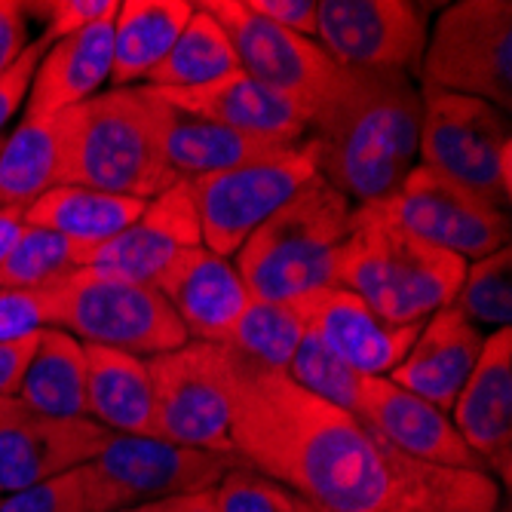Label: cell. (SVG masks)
<instances>
[{"label": "cell", "mask_w": 512, "mask_h": 512, "mask_svg": "<svg viewBox=\"0 0 512 512\" xmlns=\"http://www.w3.org/2000/svg\"><path fill=\"white\" fill-rule=\"evenodd\" d=\"M191 13L194 4H188V0H120L111 34L114 89L148 80V74L172 50L175 37L188 25Z\"/></svg>", "instance_id": "26"}, {"label": "cell", "mask_w": 512, "mask_h": 512, "mask_svg": "<svg viewBox=\"0 0 512 512\" xmlns=\"http://www.w3.org/2000/svg\"><path fill=\"white\" fill-rule=\"evenodd\" d=\"M123 512H151V506H138V509H123Z\"/></svg>", "instance_id": "47"}, {"label": "cell", "mask_w": 512, "mask_h": 512, "mask_svg": "<svg viewBox=\"0 0 512 512\" xmlns=\"http://www.w3.org/2000/svg\"><path fill=\"white\" fill-rule=\"evenodd\" d=\"M0 512H92V509H89L83 473L77 467L65 476L37 482L31 488L0 494Z\"/></svg>", "instance_id": "36"}, {"label": "cell", "mask_w": 512, "mask_h": 512, "mask_svg": "<svg viewBox=\"0 0 512 512\" xmlns=\"http://www.w3.org/2000/svg\"><path fill=\"white\" fill-rule=\"evenodd\" d=\"M50 295V329H62L89 347L151 359L191 341L172 304L154 286L126 283V279L80 267L50 283Z\"/></svg>", "instance_id": "6"}, {"label": "cell", "mask_w": 512, "mask_h": 512, "mask_svg": "<svg viewBox=\"0 0 512 512\" xmlns=\"http://www.w3.org/2000/svg\"><path fill=\"white\" fill-rule=\"evenodd\" d=\"M221 350L234 451L295 497L325 512H497L494 476L408 457L286 371Z\"/></svg>", "instance_id": "1"}, {"label": "cell", "mask_w": 512, "mask_h": 512, "mask_svg": "<svg viewBox=\"0 0 512 512\" xmlns=\"http://www.w3.org/2000/svg\"><path fill=\"white\" fill-rule=\"evenodd\" d=\"M246 7L276 28L316 40L319 0H246Z\"/></svg>", "instance_id": "40"}, {"label": "cell", "mask_w": 512, "mask_h": 512, "mask_svg": "<svg viewBox=\"0 0 512 512\" xmlns=\"http://www.w3.org/2000/svg\"><path fill=\"white\" fill-rule=\"evenodd\" d=\"M148 371L157 396L160 439L237 454L230 439L224 350L218 344L188 341L172 353L151 356Z\"/></svg>", "instance_id": "14"}, {"label": "cell", "mask_w": 512, "mask_h": 512, "mask_svg": "<svg viewBox=\"0 0 512 512\" xmlns=\"http://www.w3.org/2000/svg\"><path fill=\"white\" fill-rule=\"evenodd\" d=\"M157 96L200 120L221 123L255 138L279 145H301L307 135V120L276 92L252 80L249 74L237 71L227 80H218L203 89H154Z\"/></svg>", "instance_id": "22"}, {"label": "cell", "mask_w": 512, "mask_h": 512, "mask_svg": "<svg viewBox=\"0 0 512 512\" xmlns=\"http://www.w3.org/2000/svg\"><path fill=\"white\" fill-rule=\"evenodd\" d=\"M16 399L28 411L46 417H89L83 344L62 329H43Z\"/></svg>", "instance_id": "27"}, {"label": "cell", "mask_w": 512, "mask_h": 512, "mask_svg": "<svg viewBox=\"0 0 512 512\" xmlns=\"http://www.w3.org/2000/svg\"><path fill=\"white\" fill-rule=\"evenodd\" d=\"M151 512H218V506H215V488L151 503Z\"/></svg>", "instance_id": "43"}, {"label": "cell", "mask_w": 512, "mask_h": 512, "mask_svg": "<svg viewBox=\"0 0 512 512\" xmlns=\"http://www.w3.org/2000/svg\"><path fill=\"white\" fill-rule=\"evenodd\" d=\"M421 89L408 74L341 68L335 96L307 126L304 148L335 191L359 206L390 197L417 166Z\"/></svg>", "instance_id": "2"}, {"label": "cell", "mask_w": 512, "mask_h": 512, "mask_svg": "<svg viewBox=\"0 0 512 512\" xmlns=\"http://www.w3.org/2000/svg\"><path fill=\"white\" fill-rule=\"evenodd\" d=\"M421 166L506 209L512 194V135L506 111L421 86Z\"/></svg>", "instance_id": "8"}, {"label": "cell", "mask_w": 512, "mask_h": 512, "mask_svg": "<svg viewBox=\"0 0 512 512\" xmlns=\"http://www.w3.org/2000/svg\"><path fill=\"white\" fill-rule=\"evenodd\" d=\"M114 19H105L86 31L50 43L37 74L31 80L25 117H56L92 96H99L102 83L111 80L114 62Z\"/></svg>", "instance_id": "23"}, {"label": "cell", "mask_w": 512, "mask_h": 512, "mask_svg": "<svg viewBox=\"0 0 512 512\" xmlns=\"http://www.w3.org/2000/svg\"><path fill=\"white\" fill-rule=\"evenodd\" d=\"M28 13L25 4L0 0V74H4L28 46Z\"/></svg>", "instance_id": "41"}, {"label": "cell", "mask_w": 512, "mask_h": 512, "mask_svg": "<svg viewBox=\"0 0 512 512\" xmlns=\"http://www.w3.org/2000/svg\"><path fill=\"white\" fill-rule=\"evenodd\" d=\"M485 335L457 307L436 310L417 332L405 359L390 371L396 387L451 414L457 393L479 362Z\"/></svg>", "instance_id": "21"}, {"label": "cell", "mask_w": 512, "mask_h": 512, "mask_svg": "<svg viewBox=\"0 0 512 512\" xmlns=\"http://www.w3.org/2000/svg\"><path fill=\"white\" fill-rule=\"evenodd\" d=\"M310 329L362 378H390L421 325H399L371 310L347 289L322 286L298 298Z\"/></svg>", "instance_id": "18"}, {"label": "cell", "mask_w": 512, "mask_h": 512, "mask_svg": "<svg viewBox=\"0 0 512 512\" xmlns=\"http://www.w3.org/2000/svg\"><path fill=\"white\" fill-rule=\"evenodd\" d=\"M463 273V258L408 234L375 203H365L353 206L332 286L353 292L390 322L421 325L454 301Z\"/></svg>", "instance_id": "4"}, {"label": "cell", "mask_w": 512, "mask_h": 512, "mask_svg": "<svg viewBox=\"0 0 512 512\" xmlns=\"http://www.w3.org/2000/svg\"><path fill=\"white\" fill-rule=\"evenodd\" d=\"M313 178L316 166L304 142L258 163L191 178L203 246L221 258H234L255 230Z\"/></svg>", "instance_id": "11"}, {"label": "cell", "mask_w": 512, "mask_h": 512, "mask_svg": "<svg viewBox=\"0 0 512 512\" xmlns=\"http://www.w3.org/2000/svg\"><path fill=\"white\" fill-rule=\"evenodd\" d=\"M160 114L163 99L145 83L99 92L56 114L59 184L135 200H154L169 191L181 178L163 157Z\"/></svg>", "instance_id": "3"}, {"label": "cell", "mask_w": 512, "mask_h": 512, "mask_svg": "<svg viewBox=\"0 0 512 512\" xmlns=\"http://www.w3.org/2000/svg\"><path fill=\"white\" fill-rule=\"evenodd\" d=\"M353 203L325 178H313L273 212L234 255V267L258 301H298L332 286L335 261L350 234Z\"/></svg>", "instance_id": "5"}, {"label": "cell", "mask_w": 512, "mask_h": 512, "mask_svg": "<svg viewBox=\"0 0 512 512\" xmlns=\"http://www.w3.org/2000/svg\"><path fill=\"white\" fill-rule=\"evenodd\" d=\"M421 86L512 108V4L460 0L439 13L427 34Z\"/></svg>", "instance_id": "9"}, {"label": "cell", "mask_w": 512, "mask_h": 512, "mask_svg": "<svg viewBox=\"0 0 512 512\" xmlns=\"http://www.w3.org/2000/svg\"><path fill=\"white\" fill-rule=\"evenodd\" d=\"M117 7L120 0H50V4H25V13L43 16V37L56 43L105 19H114Z\"/></svg>", "instance_id": "38"}, {"label": "cell", "mask_w": 512, "mask_h": 512, "mask_svg": "<svg viewBox=\"0 0 512 512\" xmlns=\"http://www.w3.org/2000/svg\"><path fill=\"white\" fill-rule=\"evenodd\" d=\"M59 123L56 117H22L0 142V209L25 212L59 184Z\"/></svg>", "instance_id": "29"}, {"label": "cell", "mask_w": 512, "mask_h": 512, "mask_svg": "<svg viewBox=\"0 0 512 512\" xmlns=\"http://www.w3.org/2000/svg\"><path fill=\"white\" fill-rule=\"evenodd\" d=\"M240 467H249L240 454L191 448L157 436H111L102 454L83 463L80 473L92 512H123L209 491Z\"/></svg>", "instance_id": "7"}, {"label": "cell", "mask_w": 512, "mask_h": 512, "mask_svg": "<svg viewBox=\"0 0 512 512\" xmlns=\"http://www.w3.org/2000/svg\"><path fill=\"white\" fill-rule=\"evenodd\" d=\"M194 246H203V230L191 184L181 178L169 191L148 200L142 215L126 230L92 252L89 270L126 279V283L154 286L169 261Z\"/></svg>", "instance_id": "15"}, {"label": "cell", "mask_w": 512, "mask_h": 512, "mask_svg": "<svg viewBox=\"0 0 512 512\" xmlns=\"http://www.w3.org/2000/svg\"><path fill=\"white\" fill-rule=\"evenodd\" d=\"M451 424L488 476L509 485L512 473V329L485 338L476 368L457 393Z\"/></svg>", "instance_id": "20"}, {"label": "cell", "mask_w": 512, "mask_h": 512, "mask_svg": "<svg viewBox=\"0 0 512 512\" xmlns=\"http://www.w3.org/2000/svg\"><path fill=\"white\" fill-rule=\"evenodd\" d=\"M427 10L411 0H319L316 43L338 68L417 74L427 50Z\"/></svg>", "instance_id": "13"}, {"label": "cell", "mask_w": 512, "mask_h": 512, "mask_svg": "<svg viewBox=\"0 0 512 512\" xmlns=\"http://www.w3.org/2000/svg\"><path fill=\"white\" fill-rule=\"evenodd\" d=\"M218 512H295V494L252 467L227 473L215 485Z\"/></svg>", "instance_id": "35"}, {"label": "cell", "mask_w": 512, "mask_h": 512, "mask_svg": "<svg viewBox=\"0 0 512 512\" xmlns=\"http://www.w3.org/2000/svg\"><path fill=\"white\" fill-rule=\"evenodd\" d=\"M408 234L463 261H479L509 246V212L457 181L417 163L399 188L375 203Z\"/></svg>", "instance_id": "12"}, {"label": "cell", "mask_w": 512, "mask_h": 512, "mask_svg": "<svg viewBox=\"0 0 512 512\" xmlns=\"http://www.w3.org/2000/svg\"><path fill=\"white\" fill-rule=\"evenodd\" d=\"M154 289L172 304L191 341L218 347L230 341V332L252 301L234 261L215 255L206 246L175 255L157 276Z\"/></svg>", "instance_id": "19"}, {"label": "cell", "mask_w": 512, "mask_h": 512, "mask_svg": "<svg viewBox=\"0 0 512 512\" xmlns=\"http://www.w3.org/2000/svg\"><path fill=\"white\" fill-rule=\"evenodd\" d=\"M114 433L92 417H46L19 411L0 424V494L65 476L99 457Z\"/></svg>", "instance_id": "16"}, {"label": "cell", "mask_w": 512, "mask_h": 512, "mask_svg": "<svg viewBox=\"0 0 512 512\" xmlns=\"http://www.w3.org/2000/svg\"><path fill=\"white\" fill-rule=\"evenodd\" d=\"M96 249L99 246L62 237L56 230L25 224L13 252L0 264V289H43L80 267H89Z\"/></svg>", "instance_id": "32"}, {"label": "cell", "mask_w": 512, "mask_h": 512, "mask_svg": "<svg viewBox=\"0 0 512 512\" xmlns=\"http://www.w3.org/2000/svg\"><path fill=\"white\" fill-rule=\"evenodd\" d=\"M19 411H25V405L16 396H0V424H7Z\"/></svg>", "instance_id": "45"}, {"label": "cell", "mask_w": 512, "mask_h": 512, "mask_svg": "<svg viewBox=\"0 0 512 512\" xmlns=\"http://www.w3.org/2000/svg\"><path fill=\"white\" fill-rule=\"evenodd\" d=\"M353 414L396 451L439 467L488 473L451 424V414L387 378H362Z\"/></svg>", "instance_id": "17"}, {"label": "cell", "mask_w": 512, "mask_h": 512, "mask_svg": "<svg viewBox=\"0 0 512 512\" xmlns=\"http://www.w3.org/2000/svg\"><path fill=\"white\" fill-rule=\"evenodd\" d=\"M295 512H325V509H322V506H316V503H310V500L295 497Z\"/></svg>", "instance_id": "46"}, {"label": "cell", "mask_w": 512, "mask_h": 512, "mask_svg": "<svg viewBox=\"0 0 512 512\" xmlns=\"http://www.w3.org/2000/svg\"><path fill=\"white\" fill-rule=\"evenodd\" d=\"M34 344H37V335L0 344V396L19 393V384H22V375L28 368V359L34 353Z\"/></svg>", "instance_id": "42"}, {"label": "cell", "mask_w": 512, "mask_h": 512, "mask_svg": "<svg viewBox=\"0 0 512 512\" xmlns=\"http://www.w3.org/2000/svg\"><path fill=\"white\" fill-rule=\"evenodd\" d=\"M286 375L301 387L307 390L310 396L329 402V405H338L344 411H353L356 408V396H359V384H362V375L353 371L329 344H325L313 329H307L304 341L298 344Z\"/></svg>", "instance_id": "34"}, {"label": "cell", "mask_w": 512, "mask_h": 512, "mask_svg": "<svg viewBox=\"0 0 512 512\" xmlns=\"http://www.w3.org/2000/svg\"><path fill=\"white\" fill-rule=\"evenodd\" d=\"M307 329L310 325H307V316L298 307V301L252 298L224 347L240 353L243 359H249L255 365L286 371L298 344L304 341Z\"/></svg>", "instance_id": "31"}, {"label": "cell", "mask_w": 512, "mask_h": 512, "mask_svg": "<svg viewBox=\"0 0 512 512\" xmlns=\"http://www.w3.org/2000/svg\"><path fill=\"white\" fill-rule=\"evenodd\" d=\"M46 50H50V40L40 34L37 40H31L25 46V53L4 74H0V132H4V126L13 120V114L28 102L31 80H34L37 65H40ZM0 138H4V135H0Z\"/></svg>", "instance_id": "39"}, {"label": "cell", "mask_w": 512, "mask_h": 512, "mask_svg": "<svg viewBox=\"0 0 512 512\" xmlns=\"http://www.w3.org/2000/svg\"><path fill=\"white\" fill-rule=\"evenodd\" d=\"M234 43L240 71L286 99L310 126V120L329 105L341 83V68L310 37H298L261 19L246 0H203Z\"/></svg>", "instance_id": "10"}, {"label": "cell", "mask_w": 512, "mask_h": 512, "mask_svg": "<svg viewBox=\"0 0 512 512\" xmlns=\"http://www.w3.org/2000/svg\"><path fill=\"white\" fill-rule=\"evenodd\" d=\"M160 145H163L166 166L184 181L258 163L295 148V145H279V142H267V138L227 129L212 120L191 117L166 102L160 114Z\"/></svg>", "instance_id": "25"}, {"label": "cell", "mask_w": 512, "mask_h": 512, "mask_svg": "<svg viewBox=\"0 0 512 512\" xmlns=\"http://www.w3.org/2000/svg\"><path fill=\"white\" fill-rule=\"evenodd\" d=\"M53 325V295L43 289H0V344L40 335Z\"/></svg>", "instance_id": "37"}, {"label": "cell", "mask_w": 512, "mask_h": 512, "mask_svg": "<svg viewBox=\"0 0 512 512\" xmlns=\"http://www.w3.org/2000/svg\"><path fill=\"white\" fill-rule=\"evenodd\" d=\"M145 203L148 200L117 197L105 191L80 188V184H56L40 200H34L22 215L25 224L31 227H46L62 237L102 246L142 215Z\"/></svg>", "instance_id": "28"}, {"label": "cell", "mask_w": 512, "mask_h": 512, "mask_svg": "<svg viewBox=\"0 0 512 512\" xmlns=\"http://www.w3.org/2000/svg\"><path fill=\"white\" fill-rule=\"evenodd\" d=\"M476 329H509L512 322V252L509 246L470 261L463 283L451 301Z\"/></svg>", "instance_id": "33"}, {"label": "cell", "mask_w": 512, "mask_h": 512, "mask_svg": "<svg viewBox=\"0 0 512 512\" xmlns=\"http://www.w3.org/2000/svg\"><path fill=\"white\" fill-rule=\"evenodd\" d=\"M22 230H25V215L19 209H0V264L13 252Z\"/></svg>", "instance_id": "44"}, {"label": "cell", "mask_w": 512, "mask_h": 512, "mask_svg": "<svg viewBox=\"0 0 512 512\" xmlns=\"http://www.w3.org/2000/svg\"><path fill=\"white\" fill-rule=\"evenodd\" d=\"M0 142H4V138H0Z\"/></svg>", "instance_id": "48"}, {"label": "cell", "mask_w": 512, "mask_h": 512, "mask_svg": "<svg viewBox=\"0 0 512 512\" xmlns=\"http://www.w3.org/2000/svg\"><path fill=\"white\" fill-rule=\"evenodd\" d=\"M83 350L86 411L92 421L114 436H157V396L148 359L89 344Z\"/></svg>", "instance_id": "24"}, {"label": "cell", "mask_w": 512, "mask_h": 512, "mask_svg": "<svg viewBox=\"0 0 512 512\" xmlns=\"http://www.w3.org/2000/svg\"><path fill=\"white\" fill-rule=\"evenodd\" d=\"M240 71V59L221 22L194 4L188 25L175 37L172 50L148 74L145 86L151 89H203L218 80H227Z\"/></svg>", "instance_id": "30"}]
</instances>
